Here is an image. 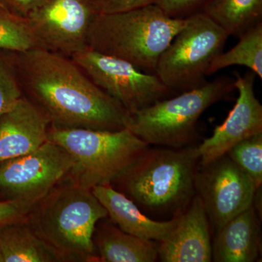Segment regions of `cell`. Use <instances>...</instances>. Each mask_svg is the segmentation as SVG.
I'll use <instances>...</instances> for the list:
<instances>
[{
    "label": "cell",
    "instance_id": "1",
    "mask_svg": "<svg viewBox=\"0 0 262 262\" xmlns=\"http://www.w3.org/2000/svg\"><path fill=\"white\" fill-rule=\"evenodd\" d=\"M13 53L22 89L46 114L52 127L126 128L130 113L98 88L70 57L41 48Z\"/></svg>",
    "mask_w": 262,
    "mask_h": 262
},
{
    "label": "cell",
    "instance_id": "2",
    "mask_svg": "<svg viewBox=\"0 0 262 262\" xmlns=\"http://www.w3.org/2000/svg\"><path fill=\"white\" fill-rule=\"evenodd\" d=\"M199 167L195 146H148L113 183L120 184L121 192L144 214L172 219L181 214L195 195Z\"/></svg>",
    "mask_w": 262,
    "mask_h": 262
},
{
    "label": "cell",
    "instance_id": "3",
    "mask_svg": "<svg viewBox=\"0 0 262 262\" xmlns=\"http://www.w3.org/2000/svg\"><path fill=\"white\" fill-rule=\"evenodd\" d=\"M185 24L158 5L114 13H97L90 27L88 46L155 74L162 53Z\"/></svg>",
    "mask_w": 262,
    "mask_h": 262
},
{
    "label": "cell",
    "instance_id": "4",
    "mask_svg": "<svg viewBox=\"0 0 262 262\" xmlns=\"http://www.w3.org/2000/svg\"><path fill=\"white\" fill-rule=\"evenodd\" d=\"M32 210L30 225L67 259L94 261L96 224L107 211L92 191L72 184L51 191ZM37 204V203H36Z\"/></svg>",
    "mask_w": 262,
    "mask_h": 262
},
{
    "label": "cell",
    "instance_id": "5",
    "mask_svg": "<svg viewBox=\"0 0 262 262\" xmlns=\"http://www.w3.org/2000/svg\"><path fill=\"white\" fill-rule=\"evenodd\" d=\"M48 140L70 155L73 184L91 190L111 184L149 146L129 129L120 130L52 127Z\"/></svg>",
    "mask_w": 262,
    "mask_h": 262
},
{
    "label": "cell",
    "instance_id": "6",
    "mask_svg": "<svg viewBox=\"0 0 262 262\" xmlns=\"http://www.w3.org/2000/svg\"><path fill=\"white\" fill-rule=\"evenodd\" d=\"M234 89V80L229 77L207 82L198 89L160 100L130 113L126 128L149 146H189L203 113L228 96Z\"/></svg>",
    "mask_w": 262,
    "mask_h": 262
},
{
    "label": "cell",
    "instance_id": "7",
    "mask_svg": "<svg viewBox=\"0 0 262 262\" xmlns=\"http://www.w3.org/2000/svg\"><path fill=\"white\" fill-rule=\"evenodd\" d=\"M185 24L162 53L155 74L177 94L206 83L208 70L229 36L203 12L186 17Z\"/></svg>",
    "mask_w": 262,
    "mask_h": 262
},
{
    "label": "cell",
    "instance_id": "8",
    "mask_svg": "<svg viewBox=\"0 0 262 262\" xmlns=\"http://www.w3.org/2000/svg\"><path fill=\"white\" fill-rule=\"evenodd\" d=\"M98 88L130 113L170 98L173 93L153 73L89 46L70 57Z\"/></svg>",
    "mask_w": 262,
    "mask_h": 262
},
{
    "label": "cell",
    "instance_id": "9",
    "mask_svg": "<svg viewBox=\"0 0 262 262\" xmlns=\"http://www.w3.org/2000/svg\"><path fill=\"white\" fill-rule=\"evenodd\" d=\"M73 165L67 151L48 140L32 152L0 163V192L8 199L37 203L70 173Z\"/></svg>",
    "mask_w": 262,
    "mask_h": 262
},
{
    "label": "cell",
    "instance_id": "10",
    "mask_svg": "<svg viewBox=\"0 0 262 262\" xmlns=\"http://www.w3.org/2000/svg\"><path fill=\"white\" fill-rule=\"evenodd\" d=\"M93 0H44L25 17L41 49L70 57L88 47Z\"/></svg>",
    "mask_w": 262,
    "mask_h": 262
},
{
    "label": "cell",
    "instance_id": "11",
    "mask_svg": "<svg viewBox=\"0 0 262 262\" xmlns=\"http://www.w3.org/2000/svg\"><path fill=\"white\" fill-rule=\"evenodd\" d=\"M194 188L215 232L252 206L256 190L249 176L226 154L200 165Z\"/></svg>",
    "mask_w": 262,
    "mask_h": 262
},
{
    "label": "cell",
    "instance_id": "12",
    "mask_svg": "<svg viewBox=\"0 0 262 262\" xmlns=\"http://www.w3.org/2000/svg\"><path fill=\"white\" fill-rule=\"evenodd\" d=\"M255 74H235L234 88L238 98L232 111L213 134L198 146L200 165L225 155L231 147L250 136L262 133V106L254 92Z\"/></svg>",
    "mask_w": 262,
    "mask_h": 262
},
{
    "label": "cell",
    "instance_id": "13",
    "mask_svg": "<svg viewBox=\"0 0 262 262\" xmlns=\"http://www.w3.org/2000/svg\"><path fill=\"white\" fill-rule=\"evenodd\" d=\"M158 251L163 262L212 261L211 225L198 194L179 215L168 237L158 243Z\"/></svg>",
    "mask_w": 262,
    "mask_h": 262
},
{
    "label": "cell",
    "instance_id": "14",
    "mask_svg": "<svg viewBox=\"0 0 262 262\" xmlns=\"http://www.w3.org/2000/svg\"><path fill=\"white\" fill-rule=\"evenodd\" d=\"M51 124L46 114L22 96L0 116V163L28 154L48 141Z\"/></svg>",
    "mask_w": 262,
    "mask_h": 262
},
{
    "label": "cell",
    "instance_id": "15",
    "mask_svg": "<svg viewBox=\"0 0 262 262\" xmlns=\"http://www.w3.org/2000/svg\"><path fill=\"white\" fill-rule=\"evenodd\" d=\"M91 191L114 223L127 234L160 243L178 223L180 214L169 220H152L125 194L114 189L112 184L96 186Z\"/></svg>",
    "mask_w": 262,
    "mask_h": 262
},
{
    "label": "cell",
    "instance_id": "16",
    "mask_svg": "<svg viewBox=\"0 0 262 262\" xmlns=\"http://www.w3.org/2000/svg\"><path fill=\"white\" fill-rule=\"evenodd\" d=\"M261 251L260 228L253 205L215 232L212 261L253 262Z\"/></svg>",
    "mask_w": 262,
    "mask_h": 262
},
{
    "label": "cell",
    "instance_id": "17",
    "mask_svg": "<svg viewBox=\"0 0 262 262\" xmlns=\"http://www.w3.org/2000/svg\"><path fill=\"white\" fill-rule=\"evenodd\" d=\"M24 220L0 227V251L4 262L65 261Z\"/></svg>",
    "mask_w": 262,
    "mask_h": 262
},
{
    "label": "cell",
    "instance_id": "18",
    "mask_svg": "<svg viewBox=\"0 0 262 262\" xmlns=\"http://www.w3.org/2000/svg\"><path fill=\"white\" fill-rule=\"evenodd\" d=\"M97 259L103 262H154L158 259V243L127 234L106 225L96 237Z\"/></svg>",
    "mask_w": 262,
    "mask_h": 262
},
{
    "label": "cell",
    "instance_id": "19",
    "mask_svg": "<svg viewBox=\"0 0 262 262\" xmlns=\"http://www.w3.org/2000/svg\"><path fill=\"white\" fill-rule=\"evenodd\" d=\"M201 12L229 36L239 38L262 23V0H213Z\"/></svg>",
    "mask_w": 262,
    "mask_h": 262
},
{
    "label": "cell",
    "instance_id": "20",
    "mask_svg": "<svg viewBox=\"0 0 262 262\" xmlns=\"http://www.w3.org/2000/svg\"><path fill=\"white\" fill-rule=\"evenodd\" d=\"M239 42L225 53H221L212 62L208 76L232 67H247L262 79V23L249 29L238 38Z\"/></svg>",
    "mask_w": 262,
    "mask_h": 262
},
{
    "label": "cell",
    "instance_id": "21",
    "mask_svg": "<svg viewBox=\"0 0 262 262\" xmlns=\"http://www.w3.org/2000/svg\"><path fill=\"white\" fill-rule=\"evenodd\" d=\"M37 48L39 43L26 18L0 7V49L22 53Z\"/></svg>",
    "mask_w": 262,
    "mask_h": 262
},
{
    "label": "cell",
    "instance_id": "22",
    "mask_svg": "<svg viewBox=\"0 0 262 262\" xmlns=\"http://www.w3.org/2000/svg\"><path fill=\"white\" fill-rule=\"evenodd\" d=\"M226 155L249 176L257 189L262 184V133L239 141Z\"/></svg>",
    "mask_w": 262,
    "mask_h": 262
},
{
    "label": "cell",
    "instance_id": "23",
    "mask_svg": "<svg viewBox=\"0 0 262 262\" xmlns=\"http://www.w3.org/2000/svg\"><path fill=\"white\" fill-rule=\"evenodd\" d=\"M23 96V89L13 60L0 56V116Z\"/></svg>",
    "mask_w": 262,
    "mask_h": 262
},
{
    "label": "cell",
    "instance_id": "24",
    "mask_svg": "<svg viewBox=\"0 0 262 262\" xmlns=\"http://www.w3.org/2000/svg\"><path fill=\"white\" fill-rule=\"evenodd\" d=\"M213 0H155L166 14L172 18H184L202 10Z\"/></svg>",
    "mask_w": 262,
    "mask_h": 262
},
{
    "label": "cell",
    "instance_id": "25",
    "mask_svg": "<svg viewBox=\"0 0 262 262\" xmlns=\"http://www.w3.org/2000/svg\"><path fill=\"white\" fill-rule=\"evenodd\" d=\"M35 205V203L20 200L8 199L0 201V227L24 220Z\"/></svg>",
    "mask_w": 262,
    "mask_h": 262
},
{
    "label": "cell",
    "instance_id": "26",
    "mask_svg": "<svg viewBox=\"0 0 262 262\" xmlns=\"http://www.w3.org/2000/svg\"><path fill=\"white\" fill-rule=\"evenodd\" d=\"M93 2L98 13H114L153 4L155 0H94Z\"/></svg>",
    "mask_w": 262,
    "mask_h": 262
},
{
    "label": "cell",
    "instance_id": "27",
    "mask_svg": "<svg viewBox=\"0 0 262 262\" xmlns=\"http://www.w3.org/2000/svg\"><path fill=\"white\" fill-rule=\"evenodd\" d=\"M43 1L44 0H0L7 9L23 18Z\"/></svg>",
    "mask_w": 262,
    "mask_h": 262
},
{
    "label": "cell",
    "instance_id": "28",
    "mask_svg": "<svg viewBox=\"0 0 262 262\" xmlns=\"http://www.w3.org/2000/svg\"><path fill=\"white\" fill-rule=\"evenodd\" d=\"M0 262H4V259H3V254H2L1 251H0Z\"/></svg>",
    "mask_w": 262,
    "mask_h": 262
},
{
    "label": "cell",
    "instance_id": "29",
    "mask_svg": "<svg viewBox=\"0 0 262 262\" xmlns=\"http://www.w3.org/2000/svg\"><path fill=\"white\" fill-rule=\"evenodd\" d=\"M0 7H3V8H5V7L4 6V5L3 4V3H1V2H0Z\"/></svg>",
    "mask_w": 262,
    "mask_h": 262
},
{
    "label": "cell",
    "instance_id": "30",
    "mask_svg": "<svg viewBox=\"0 0 262 262\" xmlns=\"http://www.w3.org/2000/svg\"><path fill=\"white\" fill-rule=\"evenodd\" d=\"M93 1H94V0H93Z\"/></svg>",
    "mask_w": 262,
    "mask_h": 262
}]
</instances>
